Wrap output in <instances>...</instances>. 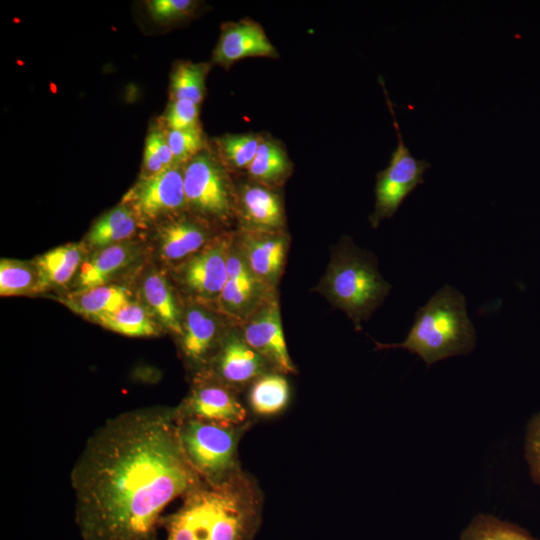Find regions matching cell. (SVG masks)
I'll use <instances>...</instances> for the list:
<instances>
[{
  "mask_svg": "<svg viewBox=\"0 0 540 540\" xmlns=\"http://www.w3.org/2000/svg\"><path fill=\"white\" fill-rule=\"evenodd\" d=\"M70 482L83 540H160L172 504L203 481L182 447L174 407H146L99 426Z\"/></svg>",
  "mask_w": 540,
  "mask_h": 540,
  "instance_id": "obj_1",
  "label": "cell"
},
{
  "mask_svg": "<svg viewBox=\"0 0 540 540\" xmlns=\"http://www.w3.org/2000/svg\"><path fill=\"white\" fill-rule=\"evenodd\" d=\"M263 513L256 480L242 472L220 485L202 482L167 513L160 540H253Z\"/></svg>",
  "mask_w": 540,
  "mask_h": 540,
  "instance_id": "obj_2",
  "label": "cell"
},
{
  "mask_svg": "<svg viewBox=\"0 0 540 540\" xmlns=\"http://www.w3.org/2000/svg\"><path fill=\"white\" fill-rule=\"evenodd\" d=\"M476 332L468 318L465 297L444 285L420 307L414 323L401 343L375 342L377 349L402 348L417 354L430 366L437 361L471 352Z\"/></svg>",
  "mask_w": 540,
  "mask_h": 540,
  "instance_id": "obj_3",
  "label": "cell"
},
{
  "mask_svg": "<svg viewBox=\"0 0 540 540\" xmlns=\"http://www.w3.org/2000/svg\"><path fill=\"white\" fill-rule=\"evenodd\" d=\"M321 289L360 329L361 321L383 302L391 286L379 273L376 259L347 240L334 254Z\"/></svg>",
  "mask_w": 540,
  "mask_h": 540,
  "instance_id": "obj_4",
  "label": "cell"
},
{
  "mask_svg": "<svg viewBox=\"0 0 540 540\" xmlns=\"http://www.w3.org/2000/svg\"><path fill=\"white\" fill-rule=\"evenodd\" d=\"M251 424L252 421L228 425L196 419L178 420L186 457L203 482L220 485L243 472L238 446Z\"/></svg>",
  "mask_w": 540,
  "mask_h": 540,
  "instance_id": "obj_5",
  "label": "cell"
},
{
  "mask_svg": "<svg viewBox=\"0 0 540 540\" xmlns=\"http://www.w3.org/2000/svg\"><path fill=\"white\" fill-rule=\"evenodd\" d=\"M388 104L393 126L398 138L388 166L377 173L375 184V209L370 216L373 227L384 218H391L405 198L418 186L424 184V174L431 165L425 159H416L405 146L399 124L395 118L384 83L380 80Z\"/></svg>",
  "mask_w": 540,
  "mask_h": 540,
  "instance_id": "obj_6",
  "label": "cell"
},
{
  "mask_svg": "<svg viewBox=\"0 0 540 540\" xmlns=\"http://www.w3.org/2000/svg\"><path fill=\"white\" fill-rule=\"evenodd\" d=\"M178 420L196 419L228 425L251 421L238 392L205 375L197 374L187 396L174 407Z\"/></svg>",
  "mask_w": 540,
  "mask_h": 540,
  "instance_id": "obj_7",
  "label": "cell"
},
{
  "mask_svg": "<svg viewBox=\"0 0 540 540\" xmlns=\"http://www.w3.org/2000/svg\"><path fill=\"white\" fill-rule=\"evenodd\" d=\"M186 202L203 215L226 218L232 209L228 179L218 161L201 152L183 169Z\"/></svg>",
  "mask_w": 540,
  "mask_h": 540,
  "instance_id": "obj_8",
  "label": "cell"
},
{
  "mask_svg": "<svg viewBox=\"0 0 540 540\" xmlns=\"http://www.w3.org/2000/svg\"><path fill=\"white\" fill-rule=\"evenodd\" d=\"M243 322L242 337L273 371L283 375L296 373L282 330L278 300L274 295L266 298Z\"/></svg>",
  "mask_w": 540,
  "mask_h": 540,
  "instance_id": "obj_9",
  "label": "cell"
},
{
  "mask_svg": "<svg viewBox=\"0 0 540 540\" xmlns=\"http://www.w3.org/2000/svg\"><path fill=\"white\" fill-rule=\"evenodd\" d=\"M123 202L143 220H154L182 209L187 204L183 170L174 166L143 176L125 195Z\"/></svg>",
  "mask_w": 540,
  "mask_h": 540,
  "instance_id": "obj_10",
  "label": "cell"
},
{
  "mask_svg": "<svg viewBox=\"0 0 540 540\" xmlns=\"http://www.w3.org/2000/svg\"><path fill=\"white\" fill-rule=\"evenodd\" d=\"M273 371L239 332H230L211 358L208 366L199 374H205L220 383L239 391L251 385L257 378Z\"/></svg>",
  "mask_w": 540,
  "mask_h": 540,
  "instance_id": "obj_11",
  "label": "cell"
},
{
  "mask_svg": "<svg viewBox=\"0 0 540 540\" xmlns=\"http://www.w3.org/2000/svg\"><path fill=\"white\" fill-rule=\"evenodd\" d=\"M281 230L244 228L238 245L252 274L273 290L281 276L287 249Z\"/></svg>",
  "mask_w": 540,
  "mask_h": 540,
  "instance_id": "obj_12",
  "label": "cell"
},
{
  "mask_svg": "<svg viewBox=\"0 0 540 540\" xmlns=\"http://www.w3.org/2000/svg\"><path fill=\"white\" fill-rule=\"evenodd\" d=\"M232 240L219 238L205 245L182 268V280L195 295L219 299L227 280V262Z\"/></svg>",
  "mask_w": 540,
  "mask_h": 540,
  "instance_id": "obj_13",
  "label": "cell"
},
{
  "mask_svg": "<svg viewBox=\"0 0 540 540\" xmlns=\"http://www.w3.org/2000/svg\"><path fill=\"white\" fill-rule=\"evenodd\" d=\"M271 291L252 274L238 243L232 242L227 262V280L219 297L223 308L244 321L272 295Z\"/></svg>",
  "mask_w": 540,
  "mask_h": 540,
  "instance_id": "obj_14",
  "label": "cell"
},
{
  "mask_svg": "<svg viewBox=\"0 0 540 540\" xmlns=\"http://www.w3.org/2000/svg\"><path fill=\"white\" fill-rule=\"evenodd\" d=\"M277 50L262 26L250 19L227 23L222 27L213 52V62L225 68L248 57L276 58Z\"/></svg>",
  "mask_w": 540,
  "mask_h": 540,
  "instance_id": "obj_15",
  "label": "cell"
},
{
  "mask_svg": "<svg viewBox=\"0 0 540 540\" xmlns=\"http://www.w3.org/2000/svg\"><path fill=\"white\" fill-rule=\"evenodd\" d=\"M179 339L181 353L195 375L206 369L222 341L216 318L198 306L187 309Z\"/></svg>",
  "mask_w": 540,
  "mask_h": 540,
  "instance_id": "obj_16",
  "label": "cell"
},
{
  "mask_svg": "<svg viewBox=\"0 0 540 540\" xmlns=\"http://www.w3.org/2000/svg\"><path fill=\"white\" fill-rule=\"evenodd\" d=\"M137 255V246L128 241L99 249L81 265L77 278L78 288L87 289L106 284L115 274L134 262Z\"/></svg>",
  "mask_w": 540,
  "mask_h": 540,
  "instance_id": "obj_17",
  "label": "cell"
},
{
  "mask_svg": "<svg viewBox=\"0 0 540 540\" xmlns=\"http://www.w3.org/2000/svg\"><path fill=\"white\" fill-rule=\"evenodd\" d=\"M239 202L248 228L281 230L284 211L279 196L269 187L259 183L241 187Z\"/></svg>",
  "mask_w": 540,
  "mask_h": 540,
  "instance_id": "obj_18",
  "label": "cell"
},
{
  "mask_svg": "<svg viewBox=\"0 0 540 540\" xmlns=\"http://www.w3.org/2000/svg\"><path fill=\"white\" fill-rule=\"evenodd\" d=\"M207 236L206 230L191 220L169 222L159 231L160 256L169 262L191 257L205 247Z\"/></svg>",
  "mask_w": 540,
  "mask_h": 540,
  "instance_id": "obj_19",
  "label": "cell"
},
{
  "mask_svg": "<svg viewBox=\"0 0 540 540\" xmlns=\"http://www.w3.org/2000/svg\"><path fill=\"white\" fill-rule=\"evenodd\" d=\"M130 296V292L123 286L104 284L79 289L68 294L62 302L71 311L96 320L131 301Z\"/></svg>",
  "mask_w": 540,
  "mask_h": 540,
  "instance_id": "obj_20",
  "label": "cell"
},
{
  "mask_svg": "<svg viewBox=\"0 0 540 540\" xmlns=\"http://www.w3.org/2000/svg\"><path fill=\"white\" fill-rule=\"evenodd\" d=\"M141 294L154 317L169 331L180 336L182 334L180 312L167 278L158 271H150L143 279Z\"/></svg>",
  "mask_w": 540,
  "mask_h": 540,
  "instance_id": "obj_21",
  "label": "cell"
},
{
  "mask_svg": "<svg viewBox=\"0 0 540 540\" xmlns=\"http://www.w3.org/2000/svg\"><path fill=\"white\" fill-rule=\"evenodd\" d=\"M84 249L79 244L56 247L37 258L41 291L67 284L83 264Z\"/></svg>",
  "mask_w": 540,
  "mask_h": 540,
  "instance_id": "obj_22",
  "label": "cell"
},
{
  "mask_svg": "<svg viewBox=\"0 0 540 540\" xmlns=\"http://www.w3.org/2000/svg\"><path fill=\"white\" fill-rule=\"evenodd\" d=\"M290 401V386L283 374L270 371L249 388L248 405L253 415L272 417L281 414Z\"/></svg>",
  "mask_w": 540,
  "mask_h": 540,
  "instance_id": "obj_23",
  "label": "cell"
},
{
  "mask_svg": "<svg viewBox=\"0 0 540 540\" xmlns=\"http://www.w3.org/2000/svg\"><path fill=\"white\" fill-rule=\"evenodd\" d=\"M138 217L126 204H120L102 215L91 227L87 243L95 249L127 242L138 227Z\"/></svg>",
  "mask_w": 540,
  "mask_h": 540,
  "instance_id": "obj_24",
  "label": "cell"
},
{
  "mask_svg": "<svg viewBox=\"0 0 540 540\" xmlns=\"http://www.w3.org/2000/svg\"><path fill=\"white\" fill-rule=\"evenodd\" d=\"M246 170L256 183L272 188L284 183L292 165L286 151L276 141L263 139Z\"/></svg>",
  "mask_w": 540,
  "mask_h": 540,
  "instance_id": "obj_25",
  "label": "cell"
},
{
  "mask_svg": "<svg viewBox=\"0 0 540 540\" xmlns=\"http://www.w3.org/2000/svg\"><path fill=\"white\" fill-rule=\"evenodd\" d=\"M153 317L154 315L145 306L129 301L96 321L103 327L125 336L148 337L159 332Z\"/></svg>",
  "mask_w": 540,
  "mask_h": 540,
  "instance_id": "obj_26",
  "label": "cell"
},
{
  "mask_svg": "<svg viewBox=\"0 0 540 540\" xmlns=\"http://www.w3.org/2000/svg\"><path fill=\"white\" fill-rule=\"evenodd\" d=\"M208 70L206 63H178L171 74V101L186 99L199 105L205 96Z\"/></svg>",
  "mask_w": 540,
  "mask_h": 540,
  "instance_id": "obj_27",
  "label": "cell"
},
{
  "mask_svg": "<svg viewBox=\"0 0 540 540\" xmlns=\"http://www.w3.org/2000/svg\"><path fill=\"white\" fill-rule=\"evenodd\" d=\"M460 540H537L522 527L490 514H477L462 531Z\"/></svg>",
  "mask_w": 540,
  "mask_h": 540,
  "instance_id": "obj_28",
  "label": "cell"
},
{
  "mask_svg": "<svg viewBox=\"0 0 540 540\" xmlns=\"http://www.w3.org/2000/svg\"><path fill=\"white\" fill-rule=\"evenodd\" d=\"M40 279L35 263L14 259H1V296L23 295L40 292Z\"/></svg>",
  "mask_w": 540,
  "mask_h": 540,
  "instance_id": "obj_29",
  "label": "cell"
},
{
  "mask_svg": "<svg viewBox=\"0 0 540 540\" xmlns=\"http://www.w3.org/2000/svg\"><path fill=\"white\" fill-rule=\"evenodd\" d=\"M263 138L260 135L228 134L218 140L225 160L236 169H247L253 161Z\"/></svg>",
  "mask_w": 540,
  "mask_h": 540,
  "instance_id": "obj_30",
  "label": "cell"
},
{
  "mask_svg": "<svg viewBox=\"0 0 540 540\" xmlns=\"http://www.w3.org/2000/svg\"><path fill=\"white\" fill-rule=\"evenodd\" d=\"M166 139L176 165L188 163L202 152L204 139L199 127L184 130H169Z\"/></svg>",
  "mask_w": 540,
  "mask_h": 540,
  "instance_id": "obj_31",
  "label": "cell"
},
{
  "mask_svg": "<svg viewBox=\"0 0 540 540\" xmlns=\"http://www.w3.org/2000/svg\"><path fill=\"white\" fill-rule=\"evenodd\" d=\"M164 119L169 130L199 127V105L186 99L171 101Z\"/></svg>",
  "mask_w": 540,
  "mask_h": 540,
  "instance_id": "obj_32",
  "label": "cell"
},
{
  "mask_svg": "<svg viewBox=\"0 0 540 540\" xmlns=\"http://www.w3.org/2000/svg\"><path fill=\"white\" fill-rule=\"evenodd\" d=\"M150 16L159 22H168L187 16L195 7L191 0H152L146 3Z\"/></svg>",
  "mask_w": 540,
  "mask_h": 540,
  "instance_id": "obj_33",
  "label": "cell"
},
{
  "mask_svg": "<svg viewBox=\"0 0 540 540\" xmlns=\"http://www.w3.org/2000/svg\"><path fill=\"white\" fill-rule=\"evenodd\" d=\"M525 455L531 477L540 484V412L530 420L527 426Z\"/></svg>",
  "mask_w": 540,
  "mask_h": 540,
  "instance_id": "obj_34",
  "label": "cell"
},
{
  "mask_svg": "<svg viewBox=\"0 0 540 540\" xmlns=\"http://www.w3.org/2000/svg\"><path fill=\"white\" fill-rule=\"evenodd\" d=\"M145 147L158 158L165 168L177 166L166 135L161 131L157 129L151 131L147 136Z\"/></svg>",
  "mask_w": 540,
  "mask_h": 540,
  "instance_id": "obj_35",
  "label": "cell"
}]
</instances>
